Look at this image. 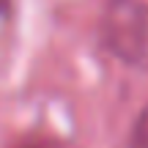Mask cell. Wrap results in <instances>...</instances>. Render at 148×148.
<instances>
[{
    "label": "cell",
    "instance_id": "cell-1",
    "mask_svg": "<svg viewBox=\"0 0 148 148\" xmlns=\"http://www.w3.org/2000/svg\"><path fill=\"white\" fill-rule=\"evenodd\" d=\"M101 38L107 49L126 66L148 63V3L107 0L101 14Z\"/></svg>",
    "mask_w": 148,
    "mask_h": 148
},
{
    "label": "cell",
    "instance_id": "cell-2",
    "mask_svg": "<svg viewBox=\"0 0 148 148\" xmlns=\"http://www.w3.org/2000/svg\"><path fill=\"white\" fill-rule=\"evenodd\" d=\"M129 148H148V107H143V112L137 115V121L132 126Z\"/></svg>",
    "mask_w": 148,
    "mask_h": 148
},
{
    "label": "cell",
    "instance_id": "cell-3",
    "mask_svg": "<svg viewBox=\"0 0 148 148\" xmlns=\"http://www.w3.org/2000/svg\"><path fill=\"white\" fill-rule=\"evenodd\" d=\"M11 148H66V145L58 143V140H52V137H38V134H33V137H22L19 143H14Z\"/></svg>",
    "mask_w": 148,
    "mask_h": 148
},
{
    "label": "cell",
    "instance_id": "cell-4",
    "mask_svg": "<svg viewBox=\"0 0 148 148\" xmlns=\"http://www.w3.org/2000/svg\"><path fill=\"white\" fill-rule=\"evenodd\" d=\"M8 3H11V0H0V14H5V11H8Z\"/></svg>",
    "mask_w": 148,
    "mask_h": 148
}]
</instances>
